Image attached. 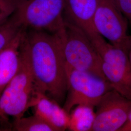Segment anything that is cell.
Segmentation results:
<instances>
[{
    "label": "cell",
    "instance_id": "cell-1",
    "mask_svg": "<svg viewBox=\"0 0 131 131\" xmlns=\"http://www.w3.org/2000/svg\"><path fill=\"white\" fill-rule=\"evenodd\" d=\"M25 39L36 91L58 103L65 101L67 91L66 63L57 33L26 29Z\"/></svg>",
    "mask_w": 131,
    "mask_h": 131
},
{
    "label": "cell",
    "instance_id": "cell-2",
    "mask_svg": "<svg viewBox=\"0 0 131 131\" xmlns=\"http://www.w3.org/2000/svg\"><path fill=\"white\" fill-rule=\"evenodd\" d=\"M36 91L24 33L19 69L0 95V126H7L9 117L15 120L24 117L25 112L31 107Z\"/></svg>",
    "mask_w": 131,
    "mask_h": 131
},
{
    "label": "cell",
    "instance_id": "cell-3",
    "mask_svg": "<svg viewBox=\"0 0 131 131\" xmlns=\"http://www.w3.org/2000/svg\"><path fill=\"white\" fill-rule=\"evenodd\" d=\"M56 33L60 39L66 65L106 79L100 56L81 29L65 19L63 27Z\"/></svg>",
    "mask_w": 131,
    "mask_h": 131
},
{
    "label": "cell",
    "instance_id": "cell-4",
    "mask_svg": "<svg viewBox=\"0 0 131 131\" xmlns=\"http://www.w3.org/2000/svg\"><path fill=\"white\" fill-rule=\"evenodd\" d=\"M64 0H24L13 15L26 29L55 34L64 25Z\"/></svg>",
    "mask_w": 131,
    "mask_h": 131
},
{
    "label": "cell",
    "instance_id": "cell-5",
    "mask_svg": "<svg viewBox=\"0 0 131 131\" xmlns=\"http://www.w3.org/2000/svg\"><path fill=\"white\" fill-rule=\"evenodd\" d=\"M67 91L63 107L70 114L79 105L96 107L104 95L113 89L106 79L65 65Z\"/></svg>",
    "mask_w": 131,
    "mask_h": 131
},
{
    "label": "cell",
    "instance_id": "cell-6",
    "mask_svg": "<svg viewBox=\"0 0 131 131\" xmlns=\"http://www.w3.org/2000/svg\"><path fill=\"white\" fill-rule=\"evenodd\" d=\"M91 42L101 58L105 78L113 89L131 100V65L127 53L101 35Z\"/></svg>",
    "mask_w": 131,
    "mask_h": 131
},
{
    "label": "cell",
    "instance_id": "cell-7",
    "mask_svg": "<svg viewBox=\"0 0 131 131\" xmlns=\"http://www.w3.org/2000/svg\"><path fill=\"white\" fill-rule=\"evenodd\" d=\"M94 24L101 36L127 53L128 20L113 0H97Z\"/></svg>",
    "mask_w": 131,
    "mask_h": 131
},
{
    "label": "cell",
    "instance_id": "cell-8",
    "mask_svg": "<svg viewBox=\"0 0 131 131\" xmlns=\"http://www.w3.org/2000/svg\"><path fill=\"white\" fill-rule=\"evenodd\" d=\"M96 107L90 131H118L127 120L131 100L112 89L104 95Z\"/></svg>",
    "mask_w": 131,
    "mask_h": 131
},
{
    "label": "cell",
    "instance_id": "cell-9",
    "mask_svg": "<svg viewBox=\"0 0 131 131\" xmlns=\"http://www.w3.org/2000/svg\"><path fill=\"white\" fill-rule=\"evenodd\" d=\"M97 0H64L66 20L81 29L92 41L100 35L94 26Z\"/></svg>",
    "mask_w": 131,
    "mask_h": 131
},
{
    "label": "cell",
    "instance_id": "cell-10",
    "mask_svg": "<svg viewBox=\"0 0 131 131\" xmlns=\"http://www.w3.org/2000/svg\"><path fill=\"white\" fill-rule=\"evenodd\" d=\"M31 107L34 108L35 115L47 122L56 131L68 129L69 114L60 106L59 103L46 95L36 91Z\"/></svg>",
    "mask_w": 131,
    "mask_h": 131
},
{
    "label": "cell",
    "instance_id": "cell-11",
    "mask_svg": "<svg viewBox=\"0 0 131 131\" xmlns=\"http://www.w3.org/2000/svg\"><path fill=\"white\" fill-rule=\"evenodd\" d=\"M26 29L23 28L0 52V95L19 70L21 61V45Z\"/></svg>",
    "mask_w": 131,
    "mask_h": 131
},
{
    "label": "cell",
    "instance_id": "cell-12",
    "mask_svg": "<svg viewBox=\"0 0 131 131\" xmlns=\"http://www.w3.org/2000/svg\"><path fill=\"white\" fill-rule=\"evenodd\" d=\"M93 109L82 105L73 108L69 114L68 129L70 131H90L95 117Z\"/></svg>",
    "mask_w": 131,
    "mask_h": 131
},
{
    "label": "cell",
    "instance_id": "cell-13",
    "mask_svg": "<svg viewBox=\"0 0 131 131\" xmlns=\"http://www.w3.org/2000/svg\"><path fill=\"white\" fill-rule=\"evenodd\" d=\"M12 129L17 131H56L47 122L34 114L28 117L15 119Z\"/></svg>",
    "mask_w": 131,
    "mask_h": 131
},
{
    "label": "cell",
    "instance_id": "cell-14",
    "mask_svg": "<svg viewBox=\"0 0 131 131\" xmlns=\"http://www.w3.org/2000/svg\"><path fill=\"white\" fill-rule=\"evenodd\" d=\"M23 28L18 23L13 15L5 23L0 25V52Z\"/></svg>",
    "mask_w": 131,
    "mask_h": 131
},
{
    "label": "cell",
    "instance_id": "cell-15",
    "mask_svg": "<svg viewBox=\"0 0 131 131\" xmlns=\"http://www.w3.org/2000/svg\"><path fill=\"white\" fill-rule=\"evenodd\" d=\"M19 3L14 0H0V25L9 19Z\"/></svg>",
    "mask_w": 131,
    "mask_h": 131
},
{
    "label": "cell",
    "instance_id": "cell-16",
    "mask_svg": "<svg viewBox=\"0 0 131 131\" xmlns=\"http://www.w3.org/2000/svg\"><path fill=\"white\" fill-rule=\"evenodd\" d=\"M131 25V0H113Z\"/></svg>",
    "mask_w": 131,
    "mask_h": 131
},
{
    "label": "cell",
    "instance_id": "cell-17",
    "mask_svg": "<svg viewBox=\"0 0 131 131\" xmlns=\"http://www.w3.org/2000/svg\"><path fill=\"white\" fill-rule=\"evenodd\" d=\"M118 131H131V110L126 122Z\"/></svg>",
    "mask_w": 131,
    "mask_h": 131
},
{
    "label": "cell",
    "instance_id": "cell-18",
    "mask_svg": "<svg viewBox=\"0 0 131 131\" xmlns=\"http://www.w3.org/2000/svg\"><path fill=\"white\" fill-rule=\"evenodd\" d=\"M127 56L128 57V58L131 65V36H130V38H129V46H128V51H127Z\"/></svg>",
    "mask_w": 131,
    "mask_h": 131
},
{
    "label": "cell",
    "instance_id": "cell-19",
    "mask_svg": "<svg viewBox=\"0 0 131 131\" xmlns=\"http://www.w3.org/2000/svg\"><path fill=\"white\" fill-rule=\"evenodd\" d=\"M14 1H17V2H21V1H24V0H14Z\"/></svg>",
    "mask_w": 131,
    "mask_h": 131
}]
</instances>
